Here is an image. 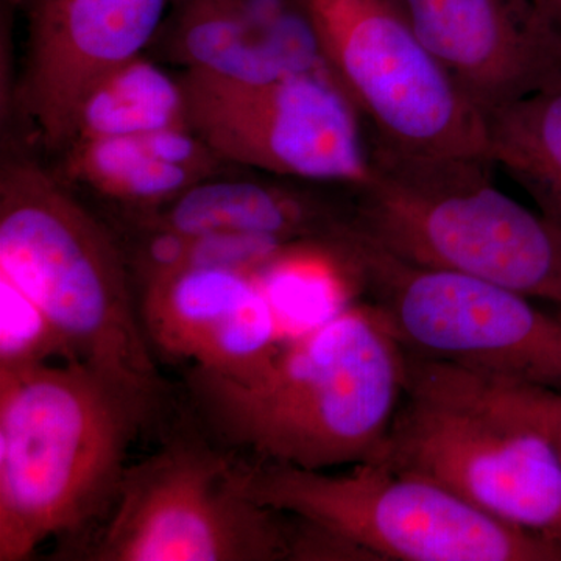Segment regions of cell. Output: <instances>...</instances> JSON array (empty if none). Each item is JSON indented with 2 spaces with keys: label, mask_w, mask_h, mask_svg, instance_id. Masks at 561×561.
<instances>
[{
  "label": "cell",
  "mask_w": 561,
  "mask_h": 561,
  "mask_svg": "<svg viewBox=\"0 0 561 561\" xmlns=\"http://www.w3.org/2000/svg\"><path fill=\"white\" fill-rule=\"evenodd\" d=\"M408 382L400 342L359 300L232 376L191 367L192 405L210 438L254 461L331 470L381 451Z\"/></svg>",
  "instance_id": "6da1fadb"
},
{
  "label": "cell",
  "mask_w": 561,
  "mask_h": 561,
  "mask_svg": "<svg viewBox=\"0 0 561 561\" xmlns=\"http://www.w3.org/2000/svg\"><path fill=\"white\" fill-rule=\"evenodd\" d=\"M154 412L79 360L0 365V561L105 519Z\"/></svg>",
  "instance_id": "7a4b0ae2"
},
{
  "label": "cell",
  "mask_w": 561,
  "mask_h": 561,
  "mask_svg": "<svg viewBox=\"0 0 561 561\" xmlns=\"http://www.w3.org/2000/svg\"><path fill=\"white\" fill-rule=\"evenodd\" d=\"M0 276L46 313L79 360L158 409L165 383L119 239L28 158L0 169Z\"/></svg>",
  "instance_id": "3957f363"
},
{
  "label": "cell",
  "mask_w": 561,
  "mask_h": 561,
  "mask_svg": "<svg viewBox=\"0 0 561 561\" xmlns=\"http://www.w3.org/2000/svg\"><path fill=\"white\" fill-rule=\"evenodd\" d=\"M351 224L383 249L561 308V227L505 194L482 158L427 157L370 138Z\"/></svg>",
  "instance_id": "277c9868"
},
{
  "label": "cell",
  "mask_w": 561,
  "mask_h": 561,
  "mask_svg": "<svg viewBox=\"0 0 561 561\" xmlns=\"http://www.w3.org/2000/svg\"><path fill=\"white\" fill-rule=\"evenodd\" d=\"M241 472L254 501L320 527L365 560L561 561V542L386 461L331 472L253 460L241 461Z\"/></svg>",
  "instance_id": "5b68a950"
},
{
  "label": "cell",
  "mask_w": 561,
  "mask_h": 561,
  "mask_svg": "<svg viewBox=\"0 0 561 561\" xmlns=\"http://www.w3.org/2000/svg\"><path fill=\"white\" fill-rule=\"evenodd\" d=\"M354 291L405 353L561 391V319L465 273L398 256L353 227L334 239Z\"/></svg>",
  "instance_id": "8992f818"
},
{
  "label": "cell",
  "mask_w": 561,
  "mask_h": 561,
  "mask_svg": "<svg viewBox=\"0 0 561 561\" xmlns=\"http://www.w3.org/2000/svg\"><path fill=\"white\" fill-rule=\"evenodd\" d=\"M103 522L88 560H295L297 518L254 501L241 461L194 437L128 467Z\"/></svg>",
  "instance_id": "52a82bcc"
},
{
  "label": "cell",
  "mask_w": 561,
  "mask_h": 561,
  "mask_svg": "<svg viewBox=\"0 0 561 561\" xmlns=\"http://www.w3.org/2000/svg\"><path fill=\"white\" fill-rule=\"evenodd\" d=\"M321 55L370 138L427 157L489 160L485 114L393 0H301Z\"/></svg>",
  "instance_id": "ba28073f"
},
{
  "label": "cell",
  "mask_w": 561,
  "mask_h": 561,
  "mask_svg": "<svg viewBox=\"0 0 561 561\" xmlns=\"http://www.w3.org/2000/svg\"><path fill=\"white\" fill-rule=\"evenodd\" d=\"M373 459L440 483L502 523L561 542V451L526 421L405 387Z\"/></svg>",
  "instance_id": "9c48e42d"
},
{
  "label": "cell",
  "mask_w": 561,
  "mask_h": 561,
  "mask_svg": "<svg viewBox=\"0 0 561 561\" xmlns=\"http://www.w3.org/2000/svg\"><path fill=\"white\" fill-rule=\"evenodd\" d=\"M190 125L232 168L357 190L370 179L360 114L330 69L268 81L181 72Z\"/></svg>",
  "instance_id": "30bf717a"
},
{
  "label": "cell",
  "mask_w": 561,
  "mask_h": 561,
  "mask_svg": "<svg viewBox=\"0 0 561 561\" xmlns=\"http://www.w3.org/2000/svg\"><path fill=\"white\" fill-rule=\"evenodd\" d=\"M25 21L16 106L61 153L88 92L153 46L179 0H11Z\"/></svg>",
  "instance_id": "8fae6325"
},
{
  "label": "cell",
  "mask_w": 561,
  "mask_h": 561,
  "mask_svg": "<svg viewBox=\"0 0 561 561\" xmlns=\"http://www.w3.org/2000/svg\"><path fill=\"white\" fill-rule=\"evenodd\" d=\"M483 114L561 79V44L527 0H393Z\"/></svg>",
  "instance_id": "7c38bea8"
},
{
  "label": "cell",
  "mask_w": 561,
  "mask_h": 561,
  "mask_svg": "<svg viewBox=\"0 0 561 561\" xmlns=\"http://www.w3.org/2000/svg\"><path fill=\"white\" fill-rule=\"evenodd\" d=\"M157 44L183 70L224 80L328 68L301 0H179Z\"/></svg>",
  "instance_id": "4fadbf2b"
},
{
  "label": "cell",
  "mask_w": 561,
  "mask_h": 561,
  "mask_svg": "<svg viewBox=\"0 0 561 561\" xmlns=\"http://www.w3.org/2000/svg\"><path fill=\"white\" fill-rule=\"evenodd\" d=\"M351 219V198L335 202L297 184L230 173L195 184L175 201L131 216L136 228L181 234L243 232L295 243L328 241Z\"/></svg>",
  "instance_id": "5bb4252c"
},
{
  "label": "cell",
  "mask_w": 561,
  "mask_h": 561,
  "mask_svg": "<svg viewBox=\"0 0 561 561\" xmlns=\"http://www.w3.org/2000/svg\"><path fill=\"white\" fill-rule=\"evenodd\" d=\"M62 165L66 183L124 206L130 216L161 208L236 169L191 128L72 144L62 151Z\"/></svg>",
  "instance_id": "9a60e30c"
},
{
  "label": "cell",
  "mask_w": 561,
  "mask_h": 561,
  "mask_svg": "<svg viewBox=\"0 0 561 561\" xmlns=\"http://www.w3.org/2000/svg\"><path fill=\"white\" fill-rule=\"evenodd\" d=\"M139 286L140 319L151 346L192 365L261 287L254 273L221 267L180 268Z\"/></svg>",
  "instance_id": "2e32d148"
},
{
  "label": "cell",
  "mask_w": 561,
  "mask_h": 561,
  "mask_svg": "<svg viewBox=\"0 0 561 561\" xmlns=\"http://www.w3.org/2000/svg\"><path fill=\"white\" fill-rule=\"evenodd\" d=\"M489 158L561 227V79L485 114Z\"/></svg>",
  "instance_id": "e0dca14e"
},
{
  "label": "cell",
  "mask_w": 561,
  "mask_h": 561,
  "mask_svg": "<svg viewBox=\"0 0 561 561\" xmlns=\"http://www.w3.org/2000/svg\"><path fill=\"white\" fill-rule=\"evenodd\" d=\"M179 128H191L181 73L173 76L142 54L114 69L88 92L65 150L87 140Z\"/></svg>",
  "instance_id": "ac0fdd59"
},
{
  "label": "cell",
  "mask_w": 561,
  "mask_h": 561,
  "mask_svg": "<svg viewBox=\"0 0 561 561\" xmlns=\"http://www.w3.org/2000/svg\"><path fill=\"white\" fill-rule=\"evenodd\" d=\"M408 386L448 394L548 434L561 451V391L408 356Z\"/></svg>",
  "instance_id": "d6986e66"
},
{
  "label": "cell",
  "mask_w": 561,
  "mask_h": 561,
  "mask_svg": "<svg viewBox=\"0 0 561 561\" xmlns=\"http://www.w3.org/2000/svg\"><path fill=\"white\" fill-rule=\"evenodd\" d=\"M70 360L68 346L41 311L11 280L0 276V365Z\"/></svg>",
  "instance_id": "ffe728a7"
},
{
  "label": "cell",
  "mask_w": 561,
  "mask_h": 561,
  "mask_svg": "<svg viewBox=\"0 0 561 561\" xmlns=\"http://www.w3.org/2000/svg\"><path fill=\"white\" fill-rule=\"evenodd\" d=\"M541 24L561 44V0H527Z\"/></svg>",
  "instance_id": "44dd1931"
}]
</instances>
